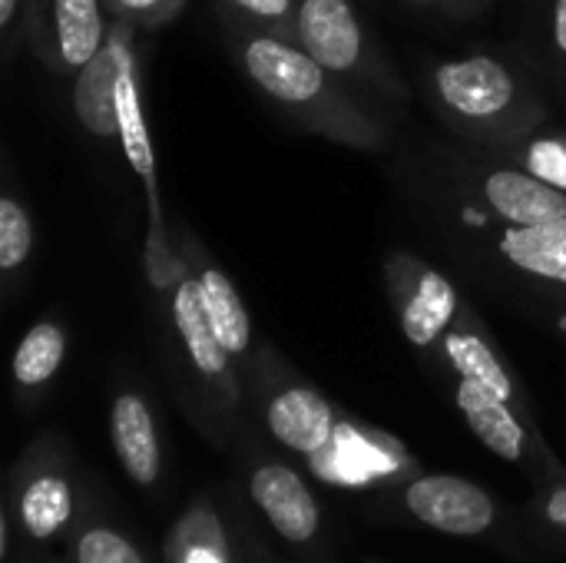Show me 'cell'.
Here are the masks:
<instances>
[{"instance_id": "6da1fadb", "label": "cell", "mask_w": 566, "mask_h": 563, "mask_svg": "<svg viewBox=\"0 0 566 563\" xmlns=\"http://www.w3.org/2000/svg\"><path fill=\"white\" fill-rule=\"evenodd\" d=\"M219 17L226 23V37L242 73L265 100H272L302 129L318 133L348 149H388L391 129L355 93V83L332 73L302 43L272 37L226 13Z\"/></svg>"}, {"instance_id": "7a4b0ae2", "label": "cell", "mask_w": 566, "mask_h": 563, "mask_svg": "<svg viewBox=\"0 0 566 563\" xmlns=\"http://www.w3.org/2000/svg\"><path fill=\"white\" fill-rule=\"evenodd\" d=\"M424 93L454 133L488 146L494 156L547 123V103L537 86L494 53L438 60L424 76Z\"/></svg>"}, {"instance_id": "3957f363", "label": "cell", "mask_w": 566, "mask_h": 563, "mask_svg": "<svg viewBox=\"0 0 566 563\" xmlns=\"http://www.w3.org/2000/svg\"><path fill=\"white\" fill-rule=\"evenodd\" d=\"M295 23L298 43L342 80L391 100L411 96L352 0H295Z\"/></svg>"}, {"instance_id": "277c9868", "label": "cell", "mask_w": 566, "mask_h": 563, "mask_svg": "<svg viewBox=\"0 0 566 563\" xmlns=\"http://www.w3.org/2000/svg\"><path fill=\"white\" fill-rule=\"evenodd\" d=\"M385 289L405 338L415 348H434L458 325L468 302L454 282L415 252H391L385 262Z\"/></svg>"}, {"instance_id": "5b68a950", "label": "cell", "mask_w": 566, "mask_h": 563, "mask_svg": "<svg viewBox=\"0 0 566 563\" xmlns=\"http://www.w3.org/2000/svg\"><path fill=\"white\" fill-rule=\"evenodd\" d=\"M106 33L103 0H23V40L50 73L83 70L103 50Z\"/></svg>"}, {"instance_id": "8992f818", "label": "cell", "mask_w": 566, "mask_h": 563, "mask_svg": "<svg viewBox=\"0 0 566 563\" xmlns=\"http://www.w3.org/2000/svg\"><path fill=\"white\" fill-rule=\"evenodd\" d=\"M133 30V23L109 17L103 50L73 73V113L80 126L96 139L119 143V76L123 66L136 56Z\"/></svg>"}, {"instance_id": "52a82bcc", "label": "cell", "mask_w": 566, "mask_h": 563, "mask_svg": "<svg viewBox=\"0 0 566 563\" xmlns=\"http://www.w3.org/2000/svg\"><path fill=\"white\" fill-rule=\"evenodd\" d=\"M176 236H179L176 239V249H179V256L186 259L189 272L199 282L202 305L209 312V322H212L222 348L232 355V362H242L249 355V348H252V319H249V309H245L235 282L209 256V249L199 242V236L192 232L189 222H179L176 226Z\"/></svg>"}, {"instance_id": "ba28073f", "label": "cell", "mask_w": 566, "mask_h": 563, "mask_svg": "<svg viewBox=\"0 0 566 563\" xmlns=\"http://www.w3.org/2000/svg\"><path fill=\"white\" fill-rule=\"evenodd\" d=\"M405 504L421 524L451 538H478L494 524L491 494L454 475L418 478L405 491Z\"/></svg>"}, {"instance_id": "9c48e42d", "label": "cell", "mask_w": 566, "mask_h": 563, "mask_svg": "<svg viewBox=\"0 0 566 563\" xmlns=\"http://www.w3.org/2000/svg\"><path fill=\"white\" fill-rule=\"evenodd\" d=\"M169 295V312H172V325H176V335L192 362V368L219 385L226 395H232V355L222 348L212 322H209V312L202 305V295H199V282L196 275L189 272V265L179 272V279L172 282V289L166 292Z\"/></svg>"}, {"instance_id": "30bf717a", "label": "cell", "mask_w": 566, "mask_h": 563, "mask_svg": "<svg viewBox=\"0 0 566 563\" xmlns=\"http://www.w3.org/2000/svg\"><path fill=\"white\" fill-rule=\"evenodd\" d=\"M481 202L507 226H534L566 216V192L521 166H494L481 176Z\"/></svg>"}, {"instance_id": "8fae6325", "label": "cell", "mask_w": 566, "mask_h": 563, "mask_svg": "<svg viewBox=\"0 0 566 563\" xmlns=\"http://www.w3.org/2000/svg\"><path fill=\"white\" fill-rule=\"evenodd\" d=\"M265 421L275 441L298 455H322L335 438L332 405L308 385H289L265 405Z\"/></svg>"}, {"instance_id": "7c38bea8", "label": "cell", "mask_w": 566, "mask_h": 563, "mask_svg": "<svg viewBox=\"0 0 566 563\" xmlns=\"http://www.w3.org/2000/svg\"><path fill=\"white\" fill-rule=\"evenodd\" d=\"M252 501L265 521L292 544H305L318 534V504L305 481L285 465H265L252 475Z\"/></svg>"}, {"instance_id": "4fadbf2b", "label": "cell", "mask_w": 566, "mask_h": 563, "mask_svg": "<svg viewBox=\"0 0 566 563\" xmlns=\"http://www.w3.org/2000/svg\"><path fill=\"white\" fill-rule=\"evenodd\" d=\"M113 448L123 471L139 484L149 488L159 478V438L149 405L136 392H123L109 411Z\"/></svg>"}, {"instance_id": "5bb4252c", "label": "cell", "mask_w": 566, "mask_h": 563, "mask_svg": "<svg viewBox=\"0 0 566 563\" xmlns=\"http://www.w3.org/2000/svg\"><path fill=\"white\" fill-rule=\"evenodd\" d=\"M458 408L464 415V421L471 425V431L504 461H524L527 455V428L521 425V418L514 415L511 402H504L501 395L488 392L484 385L461 378L458 382Z\"/></svg>"}, {"instance_id": "9a60e30c", "label": "cell", "mask_w": 566, "mask_h": 563, "mask_svg": "<svg viewBox=\"0 0 566 563\" xmlns=\"http://www.w3.org/2000/svg\"><path fill=\"white\" fill-rule=\"evenodd\" d=\"M441 352H444V358L451 362V368L461 378H471V382L484 385L488 392H494V395H501L504 402L514 405V398H517L514 378H511L507 365L501 362L497 348L491 345L488 332L478 325L471 305L461 312L458 325L441 338Z\"/></svg>"}, {"instance_id": "2e32d148", "label": "cell", "mask_w": 566, "mask_h": 563, "mask_svg": "<svg viewBox=\"0 0 566 563\" xmlns=\"http://www.w3.org/2000/svg\"><path fill=\"white\" fill-rule=\"evenodd\" d=\"M497 249L527 275L566 285V216L534 226H507Z\"/></svg>"}, {"instance_id": "e0dca14e", "label": "cell", "mask_w": 566, "mask_h": 563, "mask_svg": "<svg viewBox=\"0 0 566 563\" xmlns=\"http://www.w3.org/2000/svg\"><path fill=\"white\" fill-rule=\"evenodd\" d=\"M63 355H66V332H63V325L53 322V319L36 322L20 338V345L13 352V382L20 388L46 385L60 372Z\"/></svg>"}, {"instance_id": "ac0fdd59", "label": "cell", "mask_w": 566, "mask_h": 563, "mask_svg": "<svg viewBox=\"0 0 566 563\" xmlns=\"http://www.w3.org/2000/svg\"><path fill=\"white\" fill-rule=\"evenodd\" d=\"M73 514V491L60 475H40L27 484L20 498L23 528L33 538H53Z\"/></svg>"}, {"instance_id": "d6986e66", "label": "cell", "mask_w": 566, "mask_h": 563, "mask_svg": "<svg viewBox=\"0 0 566 563\" xmlns=\"http://www.w3.org/2000/svg\"><path fill=\"white\" fill-rule=\"evenodd\" d=\"M497 156L566 192V129H547V133L534 129L527 139H521L517 146Z\"/></svg>"}, {"instance_id": "ffe728a7", "label": "cell", "mask_w": 566, "mask_h": 563, "mask_svg": "<svg viewBox=\"0 0 566 563\" xmlns=\"http://www.w3.org/2000/svg\"><path fill=\"white\" fill-rule=\"evenodd\" d=\"M33 256V216L17 192L0 196V272L13 279Z\"/></svg>"}, {"instance_id": "44dd1931", "label": "cell", "mask_w": 566, "mask_h": 563, "mask_svg": "<svg viewBox=\"0 0 566 563\" xmlns=\"http://www.w3.org/2000/svg\"><path fill=\"white\" fill-rule=\"evenodd\" d=\"M219 13L235 17L255 30H265L272 37L298 43V23H295V0H222Z\"/></svg>"}, {"instance_id": "7402d4cb", "label": "cell", "mask_w": 566, "mask_h": 563, "mask_svg": "<svg viewBox=\"0 0 566 563\" xmlns=\"http://www.w3.org/2000/svg\"><path fill=\"white\" fill-rule=\"evenodd\" d=\"M103 7L109 17L126 20L136 30H159L182 13L186 0H103Z\"/></svg>"}, {"instance_id": "603a6c76", "label": "cell", "mask_w": 566, "mask_h": 563, "mask_svg": "<svg viewBox=\"0 0 566 563\" xmlns=\"http://www.w3.org/2000/svg\"><path fill=\"white\" fill-rule=\"evenodd\" d=\"M76 563H146L139 557V551L116 531L106 528H93L80 538L76 548Z\"/></svg>"}, {"instance_id": "cb8c5ba5", "label": "cell", "mask_w": 566, "mask_h": 563, "mask_svg": "<svg viewBox=\"0 0 566 563\" xmlns=\"http://www.w3.org/2000/svg\"><path fill=\"white\" fill-rule=\"evenodd\" d=\"M23 23V0H0V40H3V60L13 56L17 50V37Z\"/></svg>"}, {"instance_id": "d4e9b609", "label": "cell", "mask_w": 566, "mask_h": 563, "mask_svg": "<svg viewBox=\"0 0 566 563\" xmlns=\"http://www.w3.org/2000/svg\"><path fill=\"white\" fill-rule=\"evenodd\" d=\"M551 43L566 60V0L551 3Z\"/></svg>"}, {"instance_id": "484cf974", "label": "cell", "mask_w": 566, "mask_h": 563, "mask_svg": "<svg viewBox=\"0 0 566 563\" xmlns=\"http://www.w3.org/2000/svg\"><path fill=\"white\" fill-rule=\"evenodd\" d=\"M424 7H438V10H451V13H478L488 7V0H415Z\"/></svg>"}, {"instance_id": "4316f807", "label": "cell", "mask_w": 566, "mask_h": 563, "mask_svg": "<svg viewBox=\"0 0 566 563\" xmlns=\"http://www.w3.org/2000/svg\"><path fill=\"white\" fill-rule=\"evenodd\" d=\"M179 563H226V557L216 544H192Z\"/></svg>"}, {"instance_id": "83f0119b", "label": "cell", "mask_w": 566, "mask_h": 563, "mask_svg": "<svg viewBox=\"0 0 566 563\" xmlns=\"http://www.w3.org/2000/svg\"><path fill=\"white\" fill-rule=\"evenodd\" d=\"M547 518H551L557 528H566V488L551 494V501H547Z\"/></svg>"}]
</instances>
